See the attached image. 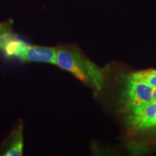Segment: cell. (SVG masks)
I'll list each match as a JSON object with an SVG mask.
<instances>
[{
	"label": "cell",
	"instance_id": "cell-4",
	"mask_svg": "<svg viewBox=\"0 0 156 156\" xmlns=\"http://www.w3.org/2000/svg\"><path fill=\"white\" fill-rule=\"evenodd\" d=\"M24 152V124L18 119L0 144V156H21Z\"/></svg>",
	"mask_w": 156,
	"mask_h": 156
},
{
	"label": "cell",
	"instance_id": "cell-3",
	"mask_svg": "<svg viewBox=\"0 0 156 156\" xmlns=\"http://www.w3.org/2000/svg\"><path fill=\"white\" fill-rule=\"evenodd\" d=\"M123 103L124 108L131 112L134 109L154 101V87L135 80L127 75L124 78Z\"/></svg>",
	"mask_w": 156,
	"mask_h": 156
},
{
	"label": "cell",
	"instance_id": "cell-2",
	"mask_svg": "<svg viewBox=\"0 0 156 156\" xmlns=\"http://www.w3.org/2000/svg\"><path fill=\"white\" fill-rule=\"evenodd\" d=\"M0 53L7 58H15L23 63L55 65L56 47L30 44L13 34L12 31L0 36Z\"/></svg>",
	"mask_w": 156,
	"mask_h": 156
},
{
	"label": "cell",
	"instance_id": "cell-6",
	"mask_svg": "<svg viewBox=\"0 0 156 156\" xmlns=\"http://www.w3.org/2000/svg\"><path fill=\"white\" fill-rule=\"evenodd\" d=\"M12 21L0 23V36L7 34V33L12 32Z\"/></svg>",
	"mask_w": 156,
	"mask_h": 156
},
{
	"label": "cell",
	"instance_id": "cell-5",
	"mask_svg": "<svg viewBox=\"0 0 156 156\" xmlns=\"http://www.w3.org/2000/svg\"><path fill=\"white\" fill-rule=\"evenodd\" d=\"M132 79L140 81L153 87H156V70L147 69L138 71L129 75Z\"/></svg>",
	"mask_w": 156,
	"mask_h": 156
},
{
	"label": "cell",
	"instance_id": "cell-1",
	"mask_svg": "<svg viewBox=\"0 0 156 156\" xmlns=\"http://www.w3.org/2000/svg\"><path fill=\"white\" fill-rule=\"evenodd\" d=\"M56 47L55 65L65 70L93 90L99 92L105 84L104 73L75 45Z\"/></svg>",
	"mask_w": 156,
	"mask_h": 156
}]
</instances>
